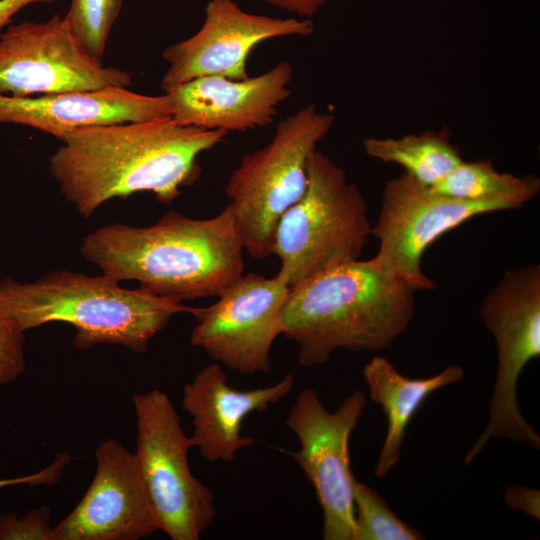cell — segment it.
<instances>
[{
    "label": "cell",
    "mask_w": 540,
    "mask_h": 540,
    "mask_svg": "<svg viewBox=\"0 0 540 540\" xmlns=\"http://www.w3.org/2000/svg\"><path fill=\"white\" fill-rule=\"evenodd\" d=\"M51 510L41 505L18 518L15 512L0 516V540H52Z\"/></svg>",
    "instance_id": "7402d4cb"
},
{
    "label": "cell",
    "mask_w": 540,
    "mask_h": 540,
    "mask_svg": "<svg viewBox=\"0 0 540 540\" xmlns=\"http://www.w3.org/2000/svg\"><path fill=\"white\" fill-rule=\"evenodd\" d=\"M431 188L462 200L500 202L516 209L538 195L540 179L533 174L519 177L498 172L491 160L462 161Z\"/></svg>",
    "instance_id": "d6986e66"
},
{
    "label": "cell",
    "mask_w": 540,
    "mask_h": 540,
    "mask_svg": "<svg viewBox=\"0 0 540 540\" xmlns=\"http://www.w3.org/2000/svg\"><path fill=\"white\" fill-rule=\"evenodd\" d=\"M368 204L346 172L317 148L307 161L304 194L280 217L273 254L289 288L334 266L358 260L371 236Z\"/></svg>",
    "instance_id": "5b68a950"
},
{
    "label": "cell",
    "mask_w": 540,
    "mask_h": 540,
    "mask_svg": "<svg viewBox=\"0 0 540 540\" xmlns=\"http://www.w3.org/2000/svg\"><path fill=\"white\" fill-rule=\"evenodd\" d=\"M24 333L0 309V385L13 382L25 370Z\"/></svg>",
    "instance_id": "603a6c76"
},
{
    "label": "cell",
    "mask_w": 540,
    "mask_h": 540,
    "mask_svg": "<svg viewBox=\"0 0 540 540\" xmlns=\"http://www.w3.org/2000/svg\"><path fill=\"white\" fill-rule=\"evenodd\" d=\"M363 377L370 399L381 406L387 419L386 436L374 469V475L383 478L398 463L406 429L420 406L436 390L461 381L464 369L449 365L436 375L410 378L377 355L365 364Z\"/></svg>",
    "instance_id": "e0dca14e"
},
{
    "label": "cell",
    "mask_w": 540,
    "mask_h": 540,
    "mask_svg": "<svg viewBox=\"0 0 540 540\" xmlns=\"http://www.w3.org/2000/svg\"><path fill=\"white\" fill-rule=\"evenodd\" d=\"M281 10L294 13L300 18L310 19L328 0H263Z\"/></svg>",
    "instance_id": "484cf974"
},
{
    "label": "cell",
    "mask_w": 540,
    "mask_h": 540,
    "mask_svg": "<svg viewBox=\"0 0 540 540\" xmlns=\"http://www.w3.org/2000/svg\"><path fill=\"white\" fill-rule=\"evenodd\" d=\"M353 540H423L425 536L400 519L386 500L369 485L356 482Z\"/></svg>",
    "instance_id": "ffe728a7"
},
{
    "label": "cell",
    "mask_w": 540,
    "mask_h": 540,
    "mask_svg": "<svg viewBox=\"0 0 540 540\" xmlns=\"http://www.w3.org/2000/svg\"><path fill=\"white\" fill-rule=\"evenodd\" d=\"M57 0H0V30L8 24L13 15L33 3H51Z\"/></svg>",
    "instance_id": "4316f807"
},
{
    "label": "cell",
    "mask_w": 540,
    "mask_h": 540,
    "mask_svg": "<svg viewBox=\"0 0 540 540\" xmlns=\"http://www.w3.org/2000/svg\"><path fill=\"white\" fill-rule=\"evenodd\" d=\"M71 456L67 452L59 453L55 460L44 469L19 477L0 479V489L13 485H51L59 481L64 469L69 464Z\"/></svg>",
    "instance_id": "cb8c5ba5"
},
{
    "label": "cell",
    "mask_w": 540,
    "mask_h": 540,
    "mask_svg": "<svg viewBox=\"0 0 540 540\" xmlns=\"http://www.w3.org/2000/svg\"><path fill=\"white\" fill-rule=\"evenodd\" d=\"M96 471L52 540H140L157 531L135 455L108 438L95 451Z\"/></svg>",
    "instance_id": "4fadbf2b"
},
{
    "label": "cell",
    "mask_w": 540,
    "mask_h": 540,
    "mask_svg": "<svg viewBox=\"0 0 540 540\" xmlns=\"http://www.w3.org/2000/svg\"><path fill=\"white\" fill-rule=\"evenodd\" d=\"M289 287L277 276L243 275L209 307L196 308L191 344L242 374L267 373L281 335L280 315Z\"/></svg>",
    "instance_id": "8fae6325"
},
{
    "label": "cell",
    "mask_w": 540,
    "mask_h": 540,
    "mask_svg": "<svg viewBox=\"0 0 540 540\" xmlns=\"http://www.w3.org/2000/svg\"><path fill=\"white\" fill-rule=\"evenodd\" d=\"M172 117L167 93L151 96L107 86L37 97L0 94V123L29 126L60 141L79 129Z\"/></svg>",
    "instance_id": "2e32d148"
},
{
    "label": "cell",
    "mask_w": 540,
    "mask_h": 540,
    "mask_svg": "<svg viewBox=\"0 0 540 540\" xmlns=\"http://www.w3.org/2000/svg\"><path fill=\"white\" fill-rule=\"evenodd\" d=\"M135 460L157 530L172 540H198L216 517L213 492L191 472L190 436L169 396L158 389L132 395Z\"/></svg>",
    "instance_id": "52a82bcc"
},
{
    "label": "cell",
    "mask_w": 540,
    "mask_h": 540,
    "mask_svg": "<svg viewBox=\"0 0 540 540\" xmlns=\"http://www.w3.org/2000/svg\"><path fill=\"white\" fill-rule=\"evenodd\" d=\"M293 67L284 60L268 71L242 80L200 77L167 93L172 118L184 126L244 132L273 123L277 107L292 93Z\"/></svg>",
    "instance_id": "5bb4252c"
},
{
    "label": "cell",
    "mask_w": 540,
    "mask_h": 540,
    "mask_svg": "<svg viewBox=\"0 0 540 540\" xmlns=\"http://www.w3.org/2000/svg\"><path fill=\"white\" fill-rule=\"evenodd\" d=\"M509 209L500 202L468 201L437 193L403 172L384 186L379 216L371 232L379 241L372 259L415 292L432 290L436 284L421 267L426 249L470 218Z\"/></svg>",
    "instance_id": "9c48e42d"
},
{
    "label": "cell",
    "mask_w": 540,
    "mask_h": 540,
    "mask_svg": "<svg viewBox=\"0 0 540 540\" xmlns=\"http://www.w3.org/2000/svg\"><path fill=\"white\" fill-rule=\"evenodd\" d=\"M335 116L309 104L278 122L272 140L245 154L225 192L233 207L244 250L256 259L273 254L282 214L304 194L307 161L329 133Z\"/></svg>",
    "instance_id": "8992f818"
},
{
    "label": "cell",
    "mask_w": 540,
    "mask_h": 540,
    "mask_svg": "<svg viewBox=\"0 0 540 540\" xmlns=\"http://www.w3.org/2000/svg\"><path fill=\"white\" fill-rule=\"evenodd\" d=\"M123 0H71L64 17L82 47L101 61Z\"/></svg>",
    "instance_id": "44dd1931"
},
{
    "label": "cell",
    "mask_w": 540,
    "mask_h": 540,
    "mask_svg": "<svg viewBox=\"0 0 540 540\" xmlns=\"http://www.w3.org/2000/svg\"><path fill=\"white\" fill-rule=\"evenodd\" d=\"M367 404L356 390L331 412L313 388L301 391L286 418L300 447L289 452L314 487L323 512L324 540H353L355 479L349 439Z\"/></svg>",
    "instance_id": "ba28073f"
},
{
    "label": "cell",
    "mask_w": 540,
    "mask_h": 540,
    "mask_svg": "<svg viewBox=\"0 0 540 540\" xmlns=\"http://www.w3.org/2000/svg\"><path fill=\"white\" fill-rule=\"evenodd\" d=\"M243 250L230 203L209 219L171 210L148 227L108 224L80 247L104 274L178 302L220 296L243 276Z\"/></svg>",
    "instance_id": "7a4b0ae2"
},
{
    "label": "cell",
    "mask_w": 540,
    "mask_h": 540,
    "mask_svg": "<svg viewBox=\"0 0 540 540\" xmlns=\"http://www.w3.org/2000/svg\"><path fill=\"white\" fill-rule=\"evenodd\" d=\"M314 29L311 19L273 18L246 12L234 0H210L200 29L162 52L168 69L161 88L166 91L207 76L246 79L248 57L261 42L279 37H306Z\"/></svg>",
    "instance_id": "7c38bea8"
},
{
    "label": "cell",
    "mask_w": 540,
    "mask_h": 540,
    "mask_svg": "<svg viewBox=\"0 0 540 540\" xmlns=\"http://www.w3.org/2000/svg\"><path fill=\"white\" fill-rule=\"evenodd\" d=\"M226 134L184 126L172 117L88 127L63 137L49 169L84 217L112 198L137 192H152L170 203L199 178L200 154Z\"/></svg>",
    "instance_id": "6da1fadb"
},
{
    "label": "cell",
    "mask_w": 540,
    "mask_h": 540,
    "mask_svg": "<svg viewBox=\"0 0 540 540\" xmlns=\"http://www.w3.org/2000/svg\"><path fill=\"white\" fill-rule=\"evenodd\" d=\"M363 148L368 156L398 164L404 172L430 187L463 161L448 130L426 131L401 138L368 137L363 140Z\"/></svg>",
    "instance_id": "ac0fdd59"
},
{
    "label": "cell",
    "mask_w": 540,
    "mask_h": 540,
    "mask_svg": "<svg viewBox=\"0 0 540 540\" xmlns=\"http://www.w3.org/2000/svg\"><path fill=\"white\" fill-rule=\"evenodd\" d=\"M130 84V73L103 66L59 15L10 24L0 33L1 95L24 98Z\"/></svg>",
    "instance_id": "30bf717a"
},
{
    "label": "cell",
    "mask_w": 540,
    "mask_h": 540,
    "mask_svg": "<svg viewBox=\"0 0 540 540\" xmlns=\"http://www.w3.org/2000/svg\"><path fill=\"white\" fill-rule=\"evenodd\" d=\"M504 501L508 507L540 520L539 489L520 485L510 486L505 490Z\"/></svg>",
    "instance_id": "d4e9b609"
},
{
    "label": "cell",
    "mask_w": 540,
    "mask_h": 540,
    "mask_svg": "<svg viewBox=\"0 0 540 540\" xmlns=\"http://www.w3.org/2000/svg\"><path fill=\"white\" fill-rule=\"evenodd\" d=\"M104 274L52 271L35 282L0 280V309L23 332L50 322H65L75 330L73 345L118 344L136 353L177 314L195 311L182 302L139 288L120 286Z\"/></svg>",
    "instance_id": "277c9868"
},
{
    "label": "cell",
    "mask_w": 540,
    "mask_h": 540,
    "mask_svg": "<svg viewBox=\"0 0 540 540\" xmlns=\"http://www.w3.org/2000/svg\"><path fill=\"white\" fill-rule=\"evenodd\" d=\"M415 291L373 259L320 272L289 288L281 310V335L298 345V363H327L334 351L376 352L406 332Z\"/></svg>",
    "instance_id": "3957f363"
},
{
    "label": "cell",
    "mask_w": 540,
    "mask_h": 540,
    "mask_svg": "<svg viewBox=\"0 0 540 540\" xmlns=\"http://www.w3.org/2000/svg\"><path fill=\"white\" fill-rule=\"evenodd\" d=\"M294 382V374L289 373L269 386L237 390L229 386L220 364L203 367L182 392V406L192 417L193 447L210 462L233 461L240 450L255 443L241 434L244 419L279 402Z\"/></svg>",
    "instance_id": "9a60e30c"
}]
</instances>
